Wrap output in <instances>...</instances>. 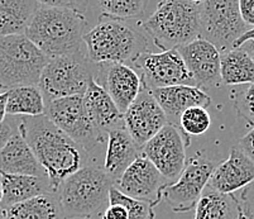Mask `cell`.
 Wrapping results in <instances>:
<instances>
[{"instance_id": "f546056e", "label": "cell", "mask_w": 254, "mask_h": 219, "mask_svg": "<svg viewBox=\"0 0 254 219\" xmlns=\"http://www.w3.org/2000/svg\"><path fill=\"white\" fill-rule=\"evenodd\" d=\"M211 126V118L206 108L195 107L187 109L180 118L179 127L185 135H204Z\"/></svg>"}, {"instance_id": "ba28073f", "label": "cell", "mask_w": 254, "mask_h": 219, "mask_svg": "<svg viewBox=\"0 0 254 219\" xmlns=\"http://www.w3.org/2000/svg\"><path fill=\"white\" fill-rule=\"evenodd\" d=\"M248 31L240 15L239 0L201 1L200 38L215 46L221 55L234 50L235 42Z\"/></svg>"}, {"instance_id": "cb8c5ba5", "label": "cell", "mask_w": 254, "mask_h": 219, "mask_svg": "<svg viewBox=\"0 0 254 219\" xmlns=\"http://www.w3.org/2000/svg\"><path fill=\"white\" fill-rule=\"evenodd\" d=\"M242 205L234 194H223L206 186L196 204L195 219H244Z\"/></svg>"}, {"instance_id": "30bf717a", "label": "cell", "mask_w": 254, "mask_h": 219, "mask_svg": "<svg viewBox=\"0 0 254 219\" xmlns=\"http://www.w3.org/2000/svg\"><path fill=\"white\" fill-rule=\"evenodd\" d=\"M215 167L204 154H196L187 161L179 179L163 189L162 198L177 213L191 211L201 198Z\"/></svg>"}, {"instance_id": "44dd1931", "label": "cell", "mask_w": 254, "mask_h": 219, "mask_svg": "<svg viewBox=\"0 0 254 219\" xmlns=\"http://www.w3.org/2000/svg\"><path fill=\"white\" fill-rule=\"evenodd\" d=\"M85 104L92 121L103 133L124 127V114L115 105L113 99L100 84L92 79L84 95Z\"/></svg>"}, {"instance_id": "7402d4cb", "label": "cell", "mask_w": 254, "mask_h": 219, "mask_svg": "<svg viewBox=\"0 0 254 219\" xmlns=\"http://www.w3.org/2000/svg\"><path fill=\"white\" fill-rule=\"evenodd\" d=\"M0 184L3 188V202L0 208L3 209L41 195L56 193L48 177L1 174Z\"/></svg>"}, {"instance_id": "277c9868", "label": "cell", "mask_w": 254, "mask_h": 219, "mask_svg": "<svg viewBox=\"0 0 254 219\" xmlns=\"http://www.w3.org/2000/svg\"><path fill=\"white\" fill-rule=\"evenodd\" d=\"M112 177L96 166H84L64 180L59 189L62 209L67 219H103L110 205Z\"/></svg>"}, {"instance_id": "74e56055", "label": "cell", "mask_w": 254, "mask_h": 219, "mask_svg": "<svg viewBox=\"0 0 254 219\" xmlns=\"http://www.w3.org/2000/svg\"><path fill=\"white\" fill-rule=\"evenodd\" d=\"M253 37H254V28L253 29H249V31L247 32L246 34H243V36L240 37L239 40H238L237 42H235L234 48H239L240 46H243L244 43L248 42V41L251 40V38H253Z\"/></svg>"}, {"instance_id": "d6986e66", "label": "cell", "mask_w": 254, "mask_h": 219, "mask_svg": "<svg viewBox=\"0 0 254 219\" xmlns=\"http://www.w3.org/2000/svg\"><path fill=\"white\" fill-rule=\"evenodd\" d=\"M1 174L47 177L45 169L19 132H15L0 151V175Z\"/></svg>"}, {"instance_id": "2e32d148", "label": "cell", "mask_w": 254, "mask_h": 219, "mask_svg": "<svg viewBox=\"0 0 254 219\" xmlns=\"http://www.w3.org/2000/svg\"><path fill=\"white\" fill-rule=\"evenodd\" d=\"M95 81L108 91L123 114L134 103L143 87L139 73L123 64L95 65Z\"/></svg>"}, {"instance_id": "4dcf8cb0", "label": "cell", "mask_w": 254, "mask_h": 219, "mask_svg": "<svg viewBox=\"0 0 254 219\" xmlns=\"http://www.w3.org/2000/svg\"><path fill=\"white\" fill-rule=\"evenodd\" d=\"M234 105L240 117L254 124V82L238 94Z\"/></svg>"}, {"instance_id": "1f68e13d", "label": "cell", "mask_w": 254, "mask_h": 219, "mask_svg": "<svg viewBox=\"0 0 254 219\" xmlns=\"http://www.w3.org/2000/svg\"><path fill=\"white\" fill-rule=\"evenodd\" d=\"M240 200L244 216L248 219H254V181L242 190Z\"/></svg>"}, {"instance_id": "52a82bcc", "label": "cell", "mask_w": 254, "mask_h": 219, "mask_svg": "<svg viewBox=\"0 0 254 219\" xmlns=\"http://www.w3.org/2000/svg\"><path fill=\"white\" fill-rule=\"evenodd\" d=\"M50 59L25 34L0 37V85L38 86Z\"/></svg>"}, {"instance_id": "ffe728a7", "label": "cell", "mask_w": 254, "mask_h": 219, "mask_svg": "<svg viewBox=\"0 0 254 219\" xmlns=\"http://www.w3.org/2000/svg\"><path fill=\"white\" fill-rule=\"evenodd\" d=\"M139 151L126 128L110 131L108 133L104 171L117 184L126 170L139 157Z\"/></svg>"}, {"instance_id": "b9f144b4", "label": "cell", "mask_w": 254, "mask_h": 219, "mask_svg": "<svg viewBox=\"0 0 254 219\" xmlns=\"http://www.w3.org/2000/svg\"><path fill=\"white\" fill-rule=\"evenodd\" d=\"M244 219H248V218H247V217H246V218H244Z\"/></svg>"}, {"instance_id": "6da1fadb", "label": "cell", "mask_w": 254, "mask_h": 219, "mask_svg": "<svg viewBox=\"0 0 254 219\" xmlns=\"http://www.w3.org/2000/svg\"><path fill=\"white\" fill-rule=\"evenodd\" d=\"M18 132L42 165L56 193L64 180L84 167L87 152L55 126L46 114L22 117Z\"/></svg>"}, {"instance_id": "d590c367", "label": "cell", "mask_w": 254, "mask_h": 219, "mask_svg": "<svg viewBox=\"0 0 254 219\" xmlns=\"http://www.w3.org/2000/svg\"><path fill=\"white\" fill-rule=\"evenodd\" d=\"M14 135L15 131L10 123L3 122V123L0 124V151L4 148V146L8 144V141Z\"/></svg>"}, {"instance_id": "4316f807", "label": "cell", "mask_w": 254, "mask_h": 219, "mask_svg": "<svg viewBox=\"0 0 254 219\" xmlns=\"http://www.w3.org/2000/svg\"><path fill=\"white\" fill-rule=\"evenodd\" d=\"M46 113V101L38 86H22L8 90L6 114L38 117Z\"/></svg>"}, {"instance_id": "ac0fdd59", "label": "cell", "mask_w": 254, "mask_h": 219, "mask_svg": "<svg viewBox=\"0 0 254 219\" xmlns=\"http://www.w3.org/2000/svg\"><path fill=\"white\" fill-rule=\"evenodd\" d=\"M151 93L153 94L159 107L162 108L163 113L167 117L168 124L172 126L180 123L181 115L187 109L195 107L207 108L211 103V99L204 90L190 85L161 87L152 90Z\"/></svg>"}, {"instance_id": "ab89813d", "label": "cell", "mask_w": 254, "mask_h": 219, "mask_svg": "<svg viewBox=\"0 0 254 219\" xmlns=\"http://www.w3.org/2000/svg\"><path fill=\"white\" fill-rule=\"evenodd\" d=\"M0 219H8L6 218V213L3 208H0Z\"/></svg>"}, {"instance_id": "8fae6325", "label": "cell", "mask_w": 254, "mask_h": 219, "mask_svg": "<svg viewBox=\"0 0 254 219\" xmlns=\"http://www.w3.org/2000/svg\"><path fill=\"white\" fill-rule=\"evenodd\" d=\"M134 66L140 70L143 87L149 91L177 85L196 86L177 48L158 54L145 51L138 57Z\"/></svg>"}, {"instance_id": "7a4b0ae2", "label": "cell", "mask_w": 254, "mask_h": 219, "mask_svg": "<svg viewBox=\"0 0 254 219\" xmlns=\"http://www.w3.org/2000/svg\"><path fill=\"white\" fill-rule=\"evenodd\" d=\"M89 31L84 10L39 1L25 36L48 59H55L84 50Z\"/></svg>"}, {"instance_id": "83f0119b", "label": "cell", "mask_w": 254, "mask_h": 219, "mask_svg": "<svg viewBox=\"0 0 254 219\" xmlns=\"http://www.w3.org/2000/svg\"><path fill=\"white\" fill-rule=\"evenodd\" d=\"M96 5L105 17L126 20L142 18L149 3L144 0H101Z\"/></svg>"}, {"instance_id": "8992f818", "label": "cell", "mask_w": 254, "mask_h": 219, "mask_svg": "<svg viewBox=\"0 0 254 219\" xmlns=\"http://www.w3.org/2000/svg\"><path fill=\"white\" fill-rule=\"evenodd\" d=\"M92 79H95V65L89 60L85 47L76 54L50 59L38 87L48 104L57 99L84 96Z\"/></svg>"}, {"instance_id": "9a60e30c", "label": "cell", "mask_w": 254, "mask_h": 219, "mask_svg": "<svg viewBox=\"0 0 254 219\" xmlns=\"http://www.w3.org/2000/svg\"><path fill=\"white\" fill-rule=\"evenodd\" d=\"M177 50L196 86L201 90L211 89L221 81V54L215 46L197 38Z\"/></svg>"}, {"instance_id": "4fadbf2b", "label": "cell", "mask_w": 254, "mask_h": 219, "mask_svg": "<svg viewBox=\"0 0 254 219\" xmlns=\"http://www.w3.org/2000/svg\"><path fill=\"white\" fill-rule=\"evenodd\" d=\"M167 124L162 108L145 87H142L134 103L124 113V127L140 151Z\"/></svg>"}, {"instance_id": "d6a6232c", "label": "cell", "mask_w": 254, "mask_h": 219, "mask_svg": "<svg viewBox=\"0 0 254 219\" xmlns=\"http://www.w3.org/2000/svg\"><path fill=\"white\" fill-rule=\"evenodd\" d=\"M239 10L242 19L247 27L254 28V0H239Z\"/></svg>"}, {"instance_id": "d4e9b609", "label": "cell", "mask_w": 254, "mask_h": 219, "mask_svg": "<svg viewBox=\"0 0 254 219\" xmlns=\"http://www.w3.org/2000/svg\"><path fill=\"white\" fill-rule=\"evenodd\" d=\"M8 219H67L59 193L45 194L4 209Z\"/></svg>"}, {"instance_id": "60d3db41", "label": "cell", "mask_w": 254, "mask_h": 219, "mask_svg": "<svg viewBox=\"0 0 254 219\" xmlns=\"http://www.w3.org/2000/svg\"><path fill=\"white\" fill-rule=\"evenodd\" d=\"M3 202V188H1V184H0V204Z\"/></svg>"}, {"instance_id": "e0dca14e", "label": "cell", "mask_w": 254, "mask_h": 219, "mask_svg": "<svg viewBox=\"0 0 254 219\" xmlns=\"http://www.w3.org/2000/svg\"><path fill=\"white\" fill-rule=\"evenodd\" d=\"M254 181V162L239 145L232 147L229 157L218 165L207 186L223 194H234Z\"/></svg>"}, {"instance_id": "f35d334b", "label": "cell", "mask_w": 254, "mask_h": 219, "mask_svg": "<svg viewBox=\"0 0 254 219\" xmlns=\"http://www.w3.org/2000/svg\"><path fill=\"white\" fill-rule=\"evenodd\" d=\"M240 48H243L247 54H248L249 56H251L252 59L254 60V37H253V38H251L248 42L244 43L243 46H240Z\"/></svg>"}, {"instance_id": "484cf974", "label": "cell", "mask_w": 254, "mask_h": 219, "mask_svg": "<svg viewBox=\"0 0 254 219\" xmlns=\"http://www.w3.org/2000/svg\"><path fill=\"white\" fill-rule=\"evenodd\" d=\"M220 75L221 81L226 85L253 84L254 60L243 48H234L221 55Z\"/></svg>"}, {"instance_id": "7c38bea8", "label": "cell", "mask_w": 254, "mask_h": 219, "mask_svg": "<svg viewBox=\"0 0 254 219\" xmlns=\"http://www.w3.org/2000/svg\"><path fill=\"white\" fill-rule=\"evenodd\" d=\"M167 181L175 183L186 166V142L180 128L167 124L142 148Z\"/></svg>"}, {"instance_id": "603a6c76", "label": "cell", "mask_w": 254, "mask_h": 219, "mask_svg": "<svg viewBox=\"0 0 254 219\" xmlns=\"http://www.w3.org/2000/svg\"><path fill=\"white\" fill-rule=\"evenodd\" d=\"M38 6L34 0H0V37L25 34Z\"/></svg>"}, {"instance_id": "836d02e7", "label": "cell", "mask_w": 254, "mask_h": 219, "mask_svg": "<svg viewBox=\"0 0 254 219\" xmlns=\"http://www.w3.org/2000/svg\"><path fill=\"white\" fill-rule=\"evenodd\" d=\"M239 147L254 162V128L239 141Z\"/></svg>"}, {"instance_id": "3957f363", "label": "cell", "mask_w": 254, "mask_h": 219, "mask_svg": "<svg viewBox=\"0 0 254 219\" xmlns=\"http://www.w3.org/2000/svg\"><path fill=\"white\" fill-rule=\"evenodd\" d=\"M87 56L94 65L123 64L134 65L145 52L147 40L126 20L101 15L94 28L84 38Z\"/></svg>"}, {"instance_id": "8d00e7d4", "label": "cell", "mask_w": 254, "mask_h": 219, "mask_svg": "<svg viewBox=\"0 0 254 219\" xmlns=\"http://www.w3.org/2000/svg\"><path fill=\"white\" fill-rule=\"evenodd\" d=\"M6 103H8V91L0 94V124L5 122Z\"/></svg>"}, {"instance_id": "5b68a950", "label": "cell", "mask_w": 254, "mask_h": 219, "mask_svg": "<svg viewBox=\"0 0 254 219\" xmlns=\"http://www.w3.org/2000/svg\"><path fill=\"white\" fill-rule=\"evenodd\" d=\"M156 45L163 51L179 48L200 38L201 1L165 0L143 22Z\"/></svg>"}, {"instance_id": "f1b7e54d", "label": "cell", "mask_w": 254, "mask_h": 219, "mask_svg": "<svg viewBox=\"0 0 254 219\" xmlns=\"http://www.w3.org/2000/svg\"><path fill=\"white\" fill-rule=\"evenodd\" d=\"M110 204L123 205L128 212V219H154L156 205L127 197L115 185L110 189Z\"/></svg>"}, {"instance_id": "5bb4252c", "label": "cell", "mask_w": 254, "mask_h": 219, "mask_svg": "<svg viewBox=\"0 0 254 219\" xmlns=\"http://www.w3.org/2000/svg\"><path fill=\"white\" fill-rule=\"evenodd\" d=\"M170 183L144 156H139L129 166L115 184L124 195L157 205L162 199V191Z\"/></svg>"}, {"instance_id": "9c48e42d", "label": "cell", "mask_w": 254, "mask_h": 219, "mask_svg": "<svg viewBox=\"0 0 254 219\" xmlns=\"http://www.w3.org/2000/svg\"><path fill=\"white\" fill-rule=\"evenodd\" d=\"M45 114L86 152L104 141V133L92 121L84 96H70L51 101L46 104Z\"/></svg>"}, {"instance_id": "e575fe53", "label": "cell", "mask_w": 254, "mask_h": 219, "mask_svg": "<svg viewBox=\"0 0 254 219\" xmlns=\"http://www.w3.org/2000/svg\"><path fill=\"white\" fill-rule=\"evenodd\" d=\"M103 219H128V212L120 204H110L104 213Z\"/></svg>"}]
</instances>
